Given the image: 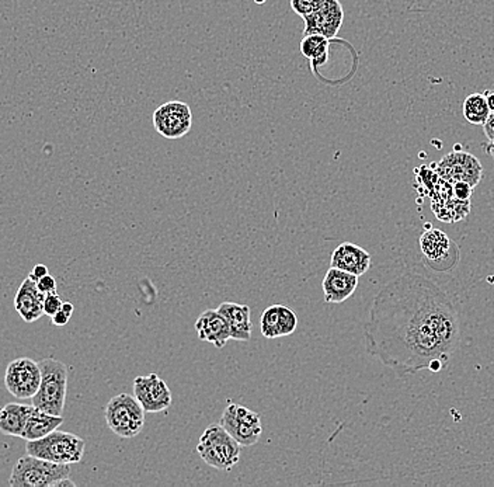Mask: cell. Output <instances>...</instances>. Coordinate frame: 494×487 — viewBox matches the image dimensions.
<instances>
[{"instance_id": "cell-1", "label": "cell", "mask_w": 494, "mask_h": 487, "mask_svg": "<svg viewBox=\"0 0 494 487\" xmlns=\"http://www.w3.org/2000/svg\"><path fill=\"white\" fill-rule=\"evenodd\" d=\"M365 349L399 377L446 367L459 342L458 312L434 281L406 273L372 300Z\"/></svg>"}, {"instance_id": "cell-2", "label": "cell", "mask_w": 494, "mask_h": 487, "mask_svg": "<svg viewBox=\"0 0 494 487\" xmlns=\"http://www.w3.org/2000/svg\"><path fill=\"white\" fill-rule=\"evenodd\" d=\"M39 364L41 368V384L31 399L33 406L54 416H62L68 391V367L51 357L41 360Z\"/></svg>"}, {"instance_id": "cell-3", "label": "cell", "mask_w": 494, "mask_h": 487, "mask_svg": "<svg viewBox=\"0 0 494 487\" xmlns=\"http://www.w3.org/2000/svg\"><path fill=\"white\" fill-rule=\"evenodd\" d=\"M69 465L56 464L27 454L12 469L9 484L12 487H56L59 481L69 478Z\"/></svg>"}, {"instance_id": "cell-4", "label": "cell", "mask_w": 494, "mask_h": 487, "mask_svg": "<svg viewBox=\"0 0 494 487\" xmlns=\"http://www.w3.org/2000/svg\"><path fill=\"white\" fill-rule=\"evenodd\" d=\"M240 444L221 424L207 427L198 441L197 452L205 464L218 471H230L240 461Z\"/></svg>"}, {"instance_id": "cell-5", "label": "cell", "mask_w": 494, "mask_h": 487, "mask_svg": "<svg viewBox=\"0 0 494 487\" xmlns=\"http://www.w3.org/2000/svg\"><path fill=\"white\" fill-rule=\"evenodd\" d=\"M84 446L86 442L81 437L56 429L42 439L27 441L26 452L56 464L72 465L82 461Z\"/></svg>"}, {"instance_id": "cell-6", "label": "cell", "mask_w": 494, "mask_h": 487, "mask_svg": "<svg viewBox=\"0 0 494 487\" xmlns=\"http://www.w3.org/2000/svg\"><path fill=\"white\" fill-rule=\"evenodd\" d=\"M145 410L135 396L120 394L107 404V426L121 439H134L145 426Z\"/></svg>"}, {"instance_id": "cell-7", "label": "cell", "mask_w": 494, "mask_h": 487, "mask_svg": "<svg viewBox=\"0 0 494 487\" xmlns=\"http://www.w3.org/2000/svg\"><path fill=\"white\" fill-rule=\"evenodd\" d=\"M220 424L242 447L256 446L263 432L259 414L238 404H228L227 409L223 410Z\"/></svg>"}, {"instance_id": "cell-8", "label": "cell", "mask_w": 494, "mask_h": 487, "mask_svg": "<svg viewBox=\"0 0 494 487\" xmlns=\"http://www.w3.org/2000/svg\"><path fill=\"white\" fill-rule=\"evenodd\" d=\"M436 175L449 183H466L475 188L483 178V166L476 156L454 151L438 161Z\"/></svg>"}, {"instance_id": "cell-9", "label": "cell", "mask_w": 494, "mask_h": 487, "mask_svg": "<svg viewBox=\"0 0 494 487\" xmlns=\"http://www.w3.org/2000/svg\"><path fill=\"white\" fill-rule=\"evenodd\" d=\"M41 384V368L34 360L22 357L10 362L4 374V385L12 396L33 399Z\"/></svg>"}, {"instance_id": "cell-10", "label": "cell", "mask_w": 494, "mask_h": 487, "mask_svg": "<svg viewBox=\"0 0 494 487\" xmlns=\"http://www.w3.org/2000/svg\"><path fill=\"white\" fill-rule=\"evenodd\" d=\"M193 114L183 101H168L153 113V126L163 138L180 139L190 133Z\"/></svg>"}, {"instance_id": "cell-11", "label": "cell", "mask_w": 494, "mask_h": 487, "mask_svg": "<svg viewBox=\"0 0 494 487\" xmlns=\"http://www.w3.org/2000/svg\"><path fill=\"white\" fill-rule=\"evenodd\" d=\"M134 396L148 413H159L170 407L171 391L158 374L139 375L134 381Z\"/></svg>"}, {"instance_id": "cell-12", "label": "cell", "mask_w": 494, "mask_h": 487, "mask_svg": "<svg viewBox=\"0 0 494 487\" xmlns=\"http://www.w3.org/2000/svg\"><path fill=\"white\" fill-rule=\"evenodd\" d=\"M305 32L307 34H322L326 39L337 36L344 19L342 4L339 0H324L319 9L309 16H304Z\"/></svg>"}, {"instance_id": "cell-13", "label": "cell", "mask_w": 494, "mask_h": 487, "mask_svg": "<svg viewBox=\"0 0 494 487\" xmlns=\"http://www.w3.org/2000/svg\"><path fill=\"white\" fill-rule=\"evenodd\" d=\"M431 200L434 213L444 222L464 220L471 210V201L459 200L454 194L453 183L449 181H446V186H434Z\"/></svg>"}, {"instance_id": "cell-14", "label": "cell", "mask_w": 494, "mask_h": 487, "mask_svg": "<svg viewBox=\"0 0 494 487\" xmlns=\"http://www.w3.org/2000/svg\"><path fill=\"white\" fill-rule=\"evenodd\" d=\"M330 267L361 277L371 268V255L354 243L344 242L334 248L330 258Z\"/></svg>"}, {"instance_id": "cell-15", "label": "cell", "mask_w": 494, "mask_h": 487, "mask_svg": "<svg viewBox=\"0 0 494 487\" xmlns=\"http://www.w3.org/2000/svg\"><path fill=\"white\" fill-rule=\"evenodd\" d=\"M46 295L37 287V281L27 277L14 297V309L27 323L37 322L44 315Z\"/></svg>"}, {"instance_id": "cell-16", "label": "cell", "mask_w": 494, "mask_h": 487, "mask_svg": "<svg viewBox=\"0 0 494 487\" xmlns=\"http://www.w3.org/2000/svg\"><path fill=\"white\" fill-rule=\"evenodd\" d=\"M359 287V277L339 268L330 267L322 283L326 304H342L352 297Z\"/></svg>"}, {"instance_id": "cell-17", "label": "cell", "mask_w": 494, "mask_h": 487, "mask_svg": "<svg viewBox=\"0 0 494 487\" xmlns=\"http://www.w3.org/2000/svg\"><path fill=\"white\" fill-rule=\"evenodd\" d=\"M195 330L203 342L211 343L217 349H223L230 340V326L218 309H207L201 313Z\"/></svg>"}, {"instance_id": "cell-18", "label": "cell", "mask_w": 494, "mask_h": 487, "mask_svg": "<svg viewBox=\"0 0 494 487\" xmlns=\"http://www.w3.org/2000/svg\"><path fill=\"white\" fill-rule=\"evenodd\" d=\"M221 315L227 320L230 326V340L236 342H249L252 337V319H250V307L223 302L218 307Z\"/></svg>"}, {"instance_id": "cell-19", "label": "cell", "mask_w": 494, "mask_h": 487, "mask_svg": "<svg viewBox=\"0 0 494 487\" xmlns=\"http://www.w3.org/2000/svg\"><path fill=\"white\" fill-rule=\"evenodd\" d=\"M33 409V404H7L0 407V432L4 436L22 437Z\"/></svg>"}, {"instance_id": "cell-20", "label": "cell", "mask_w": 494, "mask_h": 487, "mask_svg": "<svg viewBox=\"0 0 494 487\" xmlns=\"http://www.w3.org/2000/svg\"><path fill=\"white\" fill-rule=\"evenodd\" d=\"M62 423H64V417L54 416V414L47 413V412H42V410L34 407L29 420H27L22 439H26V441L42 439V437L48 436L49 432L54 431V430L59 429Z\"/></svg>"}, {"instance_id": "cell-21", "label": "cell", "mask_w": 494, "mask_h": 487, "mask_svg": "<svg viewBox=\"0 0 494 487\" xmlns=\"http://www.w3.org/2000/svg\"><path fill=\"white\" fill-rule=\"evenodd\" d=\"M453 245L454 243L443 230H434V228L424 230L423 235L420 236L421 253L429 263L443 262L444 258L448 257Z\"/></svg>"}, {"instance_id": "cell-22", "label": "cell", "mask_w": 494, "mask_h": 487, "mask_svg": "<svg viewBox=\"0 0 494 487\" xmlns=\"http://www.w3.org/2000/svg\"><path fill=\"white\" fill-rule=\"evenodd\" d=\"M300 52L305 58L310 59L315 68L326 64L329 56V39L322 34H307L300 41Z\"/></svg>"}, {"instance_id": "cell-23", "label": "cell", "mask_w": 494, "mask_h": 487, "mask_svg": "<svg viewBox=\"0 0 494 487\" xmlns=\"http://www.w3.org/2000/svg\"><path fill=\"white\" fill-rule=\"evenodd\" d=\"M462 113H464V117H465L468 123L473 124V126H485L491 114L485 94H469L464 101V106H462Z\"/></svg>"}, {"instance_id": "cell-24", "label": "cell", "mask_w": 494, "mask_h": 487, "mask_svg": "<svg viewBox=\"0 0 494 487\" xmlns=\"http://www.w3.org/2000/svg\"><path fill=\"white\" fill-rule=\"evenodd\" d=\"M280 320H282V305H273L263 312L260 329H262V335L265 339L282 337Z\"/></svg>"}, {"instance_id": "cell-25", "label": "cell", "mask_w": 494, "mask_h": 487, "mask_svg": "<svg viewBox=\"0 0 494 487\" xmlns=\"http://www.w3.org/2000/svg\"><path fill=\"white\" fill-rule=\"evenodd\" d=\"M297 313H295L291 308L282 305V320H280V332H282V337H284V335H292V333L297 330Z\"/></svg>"}, {"instance_id": "cell-26", "label": "cell", "mask_w": 494, "mask_h": 487, "mask_svg": "<svg viewBox=\"0 0 494 487\" xmlns=\"http://www.w3.org/2000/svg\"><path fill=\"white\" fill-rule=\"evenodd\" d=\"M324 0H291V7L300 17L309 16L319 9Z\"/></svg>"}, {"instance_id": "cell-27", "label": "cell", "mask_w": 494, "mask_h": 487, "mask_svg": "<svg viewBox=\"0 0 494 487\" xmlns=\"http://www.w3.org/2000/svg\"><path fill=\"white\" fill-rule=\"evenodd\" d=\"M61 298L56 292H52V294L46 295V300H44V315H48V317H54L56 312H59L62 308Z\"/></svg>"}, {"instance_id": "cell-28", "label": "cell", "mask_w": 494, "mask_h": 487, "mask_svg": "<svg viewBox=\"0 0 494 487\" xmlns=\"http://www.w3.org/2000/svg\"><path fill=\"white\" fill-rule=\"evenodd\" d=\"M37 287L44 295L52 294L56 292V280L51 274L44 275L37 281Z\"/></svg>"}, {"instance_id": "cell-29", "label": "cell", "mask_w": 494, "mask_h": 487, "mask_svg": "<svg viewBox=\"0 0 494 487\" xmlns=\"http://www.w3.org/2000/svg\"><path fill=\"white\" fill-rule=\"evenodd\" d=\"M454 194L462 201H471L473 188L466 183H453Z\"/></svg>"}, {"instance_id": "cell-30", "label": "cell", "mask_w": 494, "mask_h": 487, "mask_svg": "<svg viewBox=\"0 0 494 487\" xmlns=\"http://www.w3.org/2000/svg\"><path fill=\"white\" fill-rule=\"evenodd\" d=\"M72 317H69L68 313L64 312V310H59V312H56L54 317H51L52 325L54 326H66L68 325L69 320H71Z\"/></svg>"}, {"instance_id": "cell-31", "label": "cell", "mask_w": 494, "mask_h": 487, "mask_svg": "<svg viewBox=\"0 0 494 487\" xmlns=\"http://www.w3.org/2000/svg\"><path fill=\"white\" fill-rule=\"evenodd\" d=\"M49 274L48 267L44 265H34L33 272L30 273V277L33 280L39 281V278L44 277V275Z\"/></svg>"}, {"instance_id": "cell-32", "label": "cell", "mask_w": 494, "mask_h": 487, "mask_svg": "<svg viewBox=\"0 0 494 487\" xmlns=\"http://www.w3.org/2000/svg\"><path fill=\"white\" fill-rule=\"evenodd\" d=\"M483 131H485L488 139H494V113L490 114L485 126H483Z\"/></svg>"}, {"instance_id": "cell-33", "label": "cell", "mask_w": 494, "mask_h": 487, "mask_svg": "<svg viewBox=\"0 0 494 487\" xmlns=\"http://www.w3.org/2000/svg\"><path fill=\"white\" fill-rule=\"evenodd\" d=\"M483 94H485L489 109H490L491 113H494V91H486Z\"/></svg>"}, {"instance_id": "cell-34", "label": "cell", "mask_w": 494, "mask_h": 487, "mask_svg": "<svg viewBox=\"0 0 494 487\" xmlns=\"http://www.w3.org/2000/svg\"><path fill=\"white\" fill-rule=\"evenodd\" d=\"M485 151L494 161V139H489L488 143L485 145Z\"/></svg>"}, {"instance_id": "cell-35", "label": "cell", "mask_w": 494, "mask_h": 487, "mask_svg": "<svg viewBox=\"0 0 494 487\" xmlns=\"http://www.w3.org/2000/svg\"><path fill=\"white\" fill-rule=\"evenodd\" d=\"M61 309L64 310V312L68 313L69 317H72V315H74V304H71V302H64Z\"/></svg>"}, {"instance_id": "cell-36", "label": "cell", "mask_w": 494, "mask_h": 487, "mask_svg": "<svg viewBox=\"0 0 494 487\" xmlns=\"http://www.w3.org/2000/svg\"><path fill=\"white\" fill-rule=\"evenodd\" d=\"M64 486L74 487V482H72L71 479L69 478H65V479H62V481H59L58 483L56 484V487H64Z\"/></svg>"}, {"instance_id": "cell-37", "label": "cell", "mask_w": 494, "mask_h": 487, "mask_svg": "<svg viewBox=\"0 0 494 487\" xmlns=\"http://www.w3.org/2000/svg\"><path fill=\"white\" fill-rule=\"evenodd\" d=\"M267 0H255L256 4H264Z\"/></svg>"}]
</instances>
